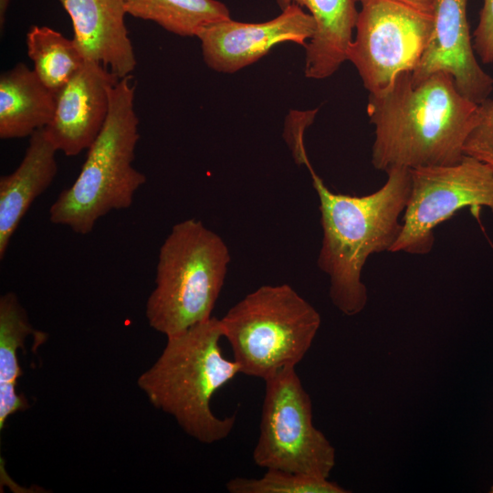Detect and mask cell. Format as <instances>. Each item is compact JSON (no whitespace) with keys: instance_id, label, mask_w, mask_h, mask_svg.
I'll list each match as a JSON object with an SVG mask.
<instances>
[{"instance_id":"6da1fadb","label":"cell","mask_w":493,"mask_h":493,"mask_svg":"<svg viewBox=\"0 0 493 493\" xmlns=\"http://www.w3.org/2000/svg\"><path fill=\"white\" fill-rule=\"evenodd\" d=\"M367 112L375 127L373 167L413 170L458 163L478 104L463 96L446 72L414 81L412 71H404L383 92L369 94Z\"/></svg>"},{"instance_id":"7a4b0ae2","label":"cell","mask_w":493,"mask_h":493,"mask_svg":"<svg viewBox=\"0 0 493 493\" xmlns=\"http://www.w3.org/2000/svg\"><path fill=\"white\" fill-rule=\"evenodd\" d=\"M320 202L322 227L317 264L330 279V298L344 315L359 314L366 306L362 273L373 254L391 252L402 230L412 185L411 170L392 168L375 192L354 196L331 192L308 166Z\"/></svg>"},{"instance_id":"3957f363","label":"cell","mask_w":493,"mask_h":493,"mask_svg":"<svg viewBox=\"0 0 493 493\" xmlns=\"http://www.w3.org/2000/svg\"><path fill=\"white\" fill-rule=\"evenodd\" d=\"M223 337L220 319L215 317L168 336L160 356L137 380L155 408L204 444L226 438L236 419L220 418L210 406L213 395L240 373L238 364L222 353Z\"/></svg>"},{"instance_id":"277c9868","label":"cell","mask_w":493,"mask_h":493,"mask_svg":"<svg viewBox=\"0 0 493 493\" xmlns=\"http://www.w3.org/2000/svg\"><path fill=\"white\" fill-rule=\"evenodd\" d=\"M135 86L130 75L110 88L103 128L88 149L77 179L51 205V223L87 235L110 211L129 208L146 182L145 175L132 165L140 139Z\"/></svg>"},{"instance_id":"5b68a950","label":"cell","mask_w":493,"mask_h":493,"mask_svg":"<svg viewBox=\"0 0 493 493\" xmlns=\"http://www.w3.org/2000/svg\"><path fill=\"white\" fill-rule=\"evenodd\" d=\"M230 260L223 238L201 221L175 224L160 247L149 325L168 337L210 319Z\"/></svg>"},{"instance_id":"8992f818","label":"cell","mask_w":493,"mask_h":493,"mask_svg":"<svg viewBox=\"0 0 493 493\" xmlns=\"http://www.w3.org/2000/svg\"><path fill=\"white\" fill-rule=\"evenodd\" d=\"M240 373L267 380L296 367L320 327L317 309L288 284L264 285L220 319Z\"/></svg>"},{"instance_id":"52a82bcc","label":"cell","mask_w":493,"mask_h":493,"mask_svg":"<svg viewBox=\"0 0 493 493\" xmlns=\"http://www.w3.org/2000/svg\"><path fill=\"white\" fill-rule=\"evenodd\" d=\"M265 384L255 464L328 478L335 449L313 425L312 403L296 367L278 371Z\"/></svg>"},{"instance_id":"ba28073f","label":"cell","mask_w":493,"mask_h":493,"mask_svg":"<svg viewBox=\"0 0 493 493\" xmlns=\"http://www.w3.org/2000/svg\"><path fill=\"white\" fill-rule=\"evenodd\" d=\"M410 195L402 230L391 252L428 254L435 228L466 207L493 213V168L464 155L456 163L411 170Z\"/></svg>"},{"instance_id":"9c48e42d","label":"cell","mask_w":493,"mask_h":493,"mask_svg":"<svg viewBox=\"0 0 493 493\" xmlns=\"http://www.w3.org/2000/svg\"><path fill=\"white\" fill-rule=\"evenodd\" d=\"M348 60L369 94L385 90L397 74L413 71L434 28L432 14L393 0H361Z\"/></svg>"},{"instance_id":"30bf717a","label":"cell","mask_w":493,"mask_h":493,"mask_svg":"<svg viewBox=\"0 0 493 493\" xmlns=\"http://www.w3.org/2000/svg\"><path fill=\"white\" fill-rule=\"evenodd\" d=\"M315 31L311 15L290 5L266 22L243 23L230 18L208 24L196 37L207 67L217 72L234 73L255 63L278 44L292 42L306 47Z\"/></svg>"},{"instance_id":"8fae6325","label":"cell","mask_w":493,"mask_h":493,"mask_svg":"<svg viewBox=\"0 0 493 493\" xmlns=\"http://www.w3.org/2000/svg\"><path fill=\"white\" fill-rule=\"evenodd\" d=\"M467 0H435L431 38L412 78L419 81L443 71L450 74L459 92L480 104L493 89V79L477 62L467 20Z\"/></svg>"},{"instance_id":"7c38bea8","label":"cell","mask_w":493,"mask_h":493,"mask_svg":"<svg viewBox=\"0 0 493 493\" xmlns=\"http://www.w3.org/2000/svg\"><path fill=\"white\" fill-rule=\"evenodd\" d=\"M102 64L85 60L56 94V109L46 136L67 156L88 150L101 131L110 109V89L119 80Z\"/></svg>"},{"instance_id":"4fadbf2b","label":"cell","mask_w":493,"mask_h":493,"mask_svg":"<svg viewBox=\"0 0 493 493\" xmlns=\"http://www.w3.org/2000/svg\"><path fill=\"white\" fill-rule=\"evenodd\" d=\"M85 59L96 61L117 78L130 76L137 60L125 25L124 0H59Z\"/></svg>"},{"instance_id":"5bb4252c","label":"cell","mask_w":493,"mask_h":493,"mask_svg":"<svg viewBox=\"0 0 493 493\" xmlns=\"http://www.w3.org/2000/svg\"><path fill=\"white\" fill-rule=\"evenodd\" d=\"M58 150L46 136L44 128L29 139L25 155L9 174L0 178V259L32 203L52 184L57 173Z\"/></svg>"},{"instance_id":"9a60e30c","label":"cell","mask_w":493,"mask_h":493,"mask_svg":"<svg viewBox=\"0 0 493 493\" xmlns=\"http://www.w3.org/2000/svg\"><path fill=\"white\" fill-rule=\"evenodd\" d=\"M282 10L290 5L306 8L316 23V31L305 47L304 73L322 79L335 73L348 60L361 0H275Z\"/></svg>"},{"instance_id":"2e32d148","label":"cell","mask_w":493,"mask_h":493,"mask_svg":"<svg viewBox=\"0 0 493 493\" xmlns=\"http://www.w3.org/2000/svg\"><path fill=\"white\" fill-rule=\"evenodd\" d=\"M56 109V94L34 69L19 62L0 75V138L30 137L46 128Z\"/></svg>"},{"instance_id":"e0dca14e","label":"cell","mask_w":493,"mask_h":493,"mask_svg":"<svg viewBox=\"0 0 493 493\" xmlns=\"http://www.w3.org/2000/svg\"><path fill=\"white\" fill-rule=\"evenodd\" d=\"M33 336L41 344L47 333L35 330L27 313L14 292H6L0 298V429L14 414L30 407L23 393L16 390L22 375L18 350L25 351L27 337Z\"/></svg>"},{"instance_id":"ac0fdd59","label":"cell","mask_w":493,"mask_h":493,"mask_svg":"<svg viewBox=\"0 0 493 493\" xmlns=\"http://www.w3.org/2000/svg\"><path fill=\"white\" fill-rule=\"evenodd\" d=\"M124 5L127 15L181 37H196L203 26L231 18L227 6L217 0H124Z\"/></svg>"},{"instance_id":"d6986e66","label":"cell","mask_w":493,"mask_h":493,"mask_svg":"<svg viewBox=\"0 0 493 493\" xmlns=\"http://www.w3.org/2000/svg\"><path fill=\"white\" fill-rule=\"evenodd\" d=\"M34 70L57 94L82 68L85 58L74 39L46 26H32L26 35Z\"/></svg>"},{"instance_id":"ffe728a7","label":"cell","mask_w":493,"mask_h":493,"mask_svg":"<svg viewBox=\"0 0 493 493\" xmlns=\"http://www.w3.org/2000/svg\"><path fill=\"white\" fill-rule=\"evenodd\" d=\"M260 478L235 477L226 487L230 493H348L326 477L267 469Z\"/></svg>"},{"instance_id":"44dd1931","label":"cell","mask_w":493,"mask_h":493,"mask_svg":"<svg viewBox=\"0 0 493 493\" xmlns=\"http://www.w3.org/2000/svg\"><path fill=\"white\" fill-rule=\"evenodd\" d=\"M464 154L474 157L493 168V100L478 104L477 120L469 132Z\"/></svg>"},{"instance_id":"7402d4cb","label":"cell","mask_w":493,"mask_h":493,"mask_svg":"<svg viewBox=\"0 0 493 493\" xmlns=\"http://www.w3.org/2000/svg\"><path fill=\"white\" fill-rule=\"evenodd\" d=\"M472 43L483 63L493 62V0H484Z\"/></svg>"},{"instance_id":"603a6c76","label":"cell","mask_w":493,"mask_h":493,"mask_svg":"<svg viewBox=\"0 0 493 493\" xmlns=\"http://www.w3.org/2000/svg\"><path fill=\"white\" fill-rule=\"evenodd\" d=\"M404 5L414 7L420 11L432 14L434 9V1L435 0H393Z\"/></svg>"},{"instance_id":"cb8c5ba5","label":"cell","mask_w":493,"mask_h":493,"mask_svg":"<svg viewBox=\"0 0 493 493\" xmlns=\"http://www.w3.org/2000/svg\"><path fill=\"white\" fill-rule=\"evenodd\" d=\"M11 0H0V26L1 31L5 26V15Z\"/></svg>"},{"instance_id":"d4e9b609","label":"cell","mask_w":493,"mask_h":493,"mask_svg":"<svg viewBox=\"0 0 493 493\" xmlns=\"http://www.w3.org/2000/svg\"><path fill=\"white\" fill-rule=\"evenodd\" d=\"M490 492L493 493V486L491 487Z\"/></svg>"}]
</instances>
